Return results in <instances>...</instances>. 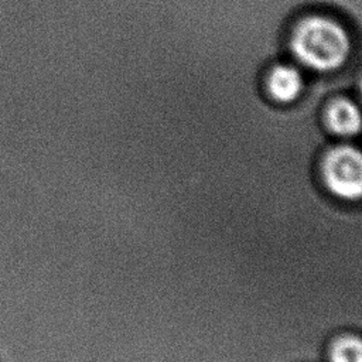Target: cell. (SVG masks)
I'll use <instances>...</instances> for the list:
<instances>
[{"label":"cell","instance_id":"6da1fadb","mask_svg":"<svg viewBox=\"0 0 362 362\" xmlns=\"http://www.w3.org/2000/svg\"><path fill=\"white\" fill-rule=\"evenodd\" d=\"M290 47L298 62L308 69L331 72L346 62L351 40L338 21L324 16H311L297 24Z\"/></svg>","mask_w":362,"mask_h":362},{"label":"cell","instance_id":"7a4b0ae2","mask_svg":"<svg viewBox=\"0 0 362 362\" xmlns=\"http://www.w3.org/2000/svg\"><path fill=\"white\" fill-rule=\"evenodd\" d=\"M328 191L346 202L362 199V150L342 144L331 148L322 161Z\"/></svg>","mask_w":362,"mask_h":362},{"label":"cell","instance_id":"3957f363","mask_svg":"<svg viewBox=\"0 0 362 362\" xmlns=\"http://www.w3.org/2000/svg\"><path fill=\"white\" fill-rule=\"evenodd\" d=\"M325 123L337 136H356L362 130V110L349 99H335L325 112Z\"/></svg>","mask_w":362,"mask_h":362},{"label":"cell","instance_id":"277c9868","mask_svg":"<svg viewBox=\"0 0 362 362\" xmlns=\"http://www.w3.org/2000/svg\"><path fill=\"white\" fill-rule=\"evenodd\" d=\"M304 89V81L300 71L288 64L274 66L267 78V90L274 102L291 103L298 99Z\"/></svg>","mask_w":362,"mask_h":362},{"label":"cell","instance_id":"5b68a950","mask_svg":"<svg viewBox=\"0 0 362 362\" xmlns=\"http://www.w3.org/2000/svg\"><path fill=\"white\" fill-rule=\"evenodd\" d=\"M329 362H362V337H338L329 348Z\"/></svg>","mask_w":362,"mask_h":362},{"label":"cell","instance_id":"8992f818","mask_svg":"<svg viewBox=\"0 0 362 362\" xmlns=\"http://www.w3.org/2000/svg\"><path fill=\"white\" fill-rule=\"evenodd\" d=\"M359 90H361V95H362V81H361V88H359Z\"/></svg>","mask_w":362,"mask_h":362}]
</instances>
